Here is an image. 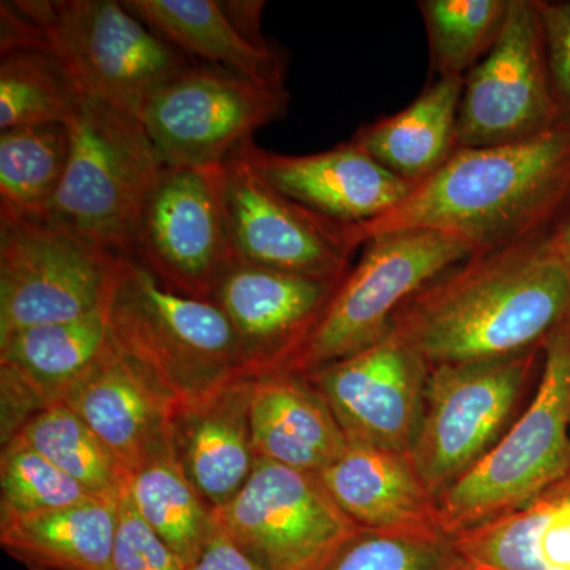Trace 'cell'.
Listing matches in <instances>:
<instances>
[{"mask_svg": "<svg viewBox=\"0 0 570 570\" xmlns=\"http://www.w3.org/2000/svg\"><path fill=\"white\" fill-rule=\"evenodd\" d=\"M570 220V118L527 140L456 149L448 163L370 223L352 225L358 247L379 235L434 230L482 254L549 238Z\"/></svg>", "mask_w": 570, "mask_h": 570, "instance_id": "obj_1", "label": "cell"}, {"mask_svg": "<svg viewBox=\"0 0 570 570\" xmlns=\"http://www.w3.org/2000/svg\"><path fill=\"white\" fill-rule=\"evenodd\" d=\"M570 316V269L546 239L474 254L409 296L390 330L430 366L540 351Z\"/></svg>", "mask_w": 570, "mask_h": 570, "instance_id": "obj_2", "label": "cell"}, {"mask_svg": "<svg viewBox=\"0 0 570 570\" xmlns=\"http://www.w3.org/2000/svg\"><path fill=\"white\" fill-rule=\"evenodd\" d=\"M50 52L82 97L138 118L165 81L195 61L116 0L0 3V48Z\"/></svg>", "mask_w": 570, "mask_h": 570, "instance_id": "obj_3", "label": "cell"}, {"mask_svg": "<svg viewBox=\"0 0 570 570\" xmlns=\"http://www.w3.org/2000/svg\"><path fill=\"white\" fill-rule=\"evenodd\" d=\"M116 348L176 407L247 376L230 322L212 299L178 294L124 255L107 305Z\"/></svg>", "mask_w": 570, "mask_h": 570, "instance_id": "obj_4", "label": "cell"}, {"mask_svg": "<svg viewBox=\"0 0 570 570\" xmlns=\"http://www.w3.org/2000/svg\"><path fill=\"white\" fill-rule=\"evenodd\" d=\"M570 471V316L542 347L530 404L498 444L438 498L450 538L523 508Z\"/></svg>", "mask_w": 570, "mask_h": 570, "instance_id": "obj_5", "label": "cell"}, {"mask_svg": "<svg viewBox=\"0 0 570 570\" xmlns=\"http://www.w3.org/2000/svg\"><path fill=\"white\" fill-rule=\"evenodd\" d=\"M66 127L69 160L50 217L130 257L164 160L140 119L99 100L81 96Z\"/></svg>", "mask_w": 570, "mask_h": 570, "instance_id": "obj_6", "label": "cell"}, {"mask_svg": "<svg viewBox=\"0 0 570 570\" xmlns=\"http://www.w3.org/2000/svg\"><path fill=\"white\" fill-rule=\"evenodd\" d=\"M471 255L468 243L444 232H392L370 239L279 371L306 376L377 343L409 296Z\"/></svg>", "mask_w": 570, "mask_h": 570, "instance_id": "obj_7", "label": "cell"}, {"mask_svg": "<svg viewBox=\"0 0 570 570\" xmlns=\"http://www.w3.org/2000/svg\"><path fill=\"white\" fill-rule=\"evenodd\" d=\"M540 355L542 348L431 366L409 456L434 497L468 474L519 417Z\"/></svg>", "mask_w": 570, "mask_h": 570, "instance_id": "obj_8", "label": "cell"}, {"mask_svg": "<svg viewBox=\"0 0 570 570\" xmlns=\"http://www.w3.org/2000/svg\"><path fill=\"white\" fill-rule=\"evenodd\" d=\"M122 258L51 217L0 219V340L104 311Z\"/></svg>", "mask_w": 570, "mask_h": 570, "instance_id": "obj_9", "label": "cell"}, {"mask_svg": "<svg viewBox=\"0 0 570 570\" xmlns=\"http://www.w3.org/2000/svg\"><path fill=\"white\" fill-rule=\"evenodd\" d=\"M288 100L285 85L195 61L146 99L138 119L165 167H216L283 118Z\"/></svg>", "mask_w": 570, "mask_h": 570, "instance_id": "obj_10", "label": "cell"}, {"mask_svg": "<svg viewBox=\"0 0 570 570\" xmlns=\"http://www.w3.org/2000/svg\"><path fill=\"white\" fill-rule=\"evenodd\" d=\"M213 510L228 538L266 570H316L356 528L318 474L261 456L239 493Z\"/></svg>", "mask_w": 570, "mask_h": 570, "instance_id": "obj_11", "label": "cell"}, {"mask_svg": "<svg viewBox=\"0 0 570 570\" xmlns=\"http://www.w3.org/2000/svg\"><path fill=\"white\" fill-rule=\"evenodd\" d=\"M130 257L171 291L212 299L236 262L223 165L165 167L142 208Z\"/></svg>", "mask_w": 570, "mask_h": 570, "instance_id": "obj_12", "label": "cell"}, {"mask_svg": "<svg viewBox=\"0 0 570 570\" xmlns=\"http://www.w3.org/2000/svg\"><path fill=\"white\" fill-rule=\"evenodd\" d=\"M245 145L223 164L236 261L340 285L360 249L352 225L336 223L279 193L255 170Z\"/></svg>", "mask_w": 570, "mask_h": 570, "instance_id": "obj_13", "label": "cell"}, {"mask_svg": "<svg viewBox=\"0 0 570 570\" xmlns=\"http://www.w3.org/2000/svg\"><path fill=\"white\" fill-rule=\"evenodd\" d=\"M562 119L551 94L535 0H510L497 43L464 77L455 148L527 140Z\"/></svg>", "mask_w": 570, "mask_h": 570, "instance_id": "obj_14", "label": "cell"}, {"mask_svg": "<svg viewBox=\"0 0 570 570\" xmlns=\"http://www.w3.org/2000/svg\"><path fill=\"white\" fill-rule=\"evenodd\" d=\"M430 363L392 330L363 351L306 374L348 442L409 453L422 423Z\"/></svg>", "mask_w": 570, "mask_h": 570, "instance_id": "obj_15", "label": "cell"}, {"mask_svg": "<svg viewBox=\"0 0 570 570\" xmlns=\"http://www.w3.org/2000/svg\"><path fill=\"white\" fill-rule=\"evenodd\" d=\"M336 287L236 261L212 302L234 328L247 376L279 371L309 335Z\"/></svg>", "mask_w": 570, "mask_h": 570, "instance_id": "obj_16", "label": "cell"}, {"mask_svg": "<svg viewBox=\"0 0 570 570\" xmlns=\"http://www.w3.org/2000/svg\"><path fill=\"white\" fill-rule=\"evenodd\" d=\"M111 344L107 307L77 321L31 326L0 340L2 444L59 403Z\"/></svg>", "mask_w": 570, "mask_h": 570, "instance_id": "obj_17", "label": "cell"}, {"mask_svg": "<svg viewBox=\"0 0 570 570\" xmlns=\"http://www.w3.org/2000/svg\"><path fill=\"white\" fill-rule=\"evenodd\" d=\"M247 157L266 181L299 205L336 223L377 219L400 204L411 184L397 178L354 142L314 154H279L245 145Z\"/></svg>", "mask_w": 570, "mask_h": 570, "instance_id": "obj_18", "label": "cell"}, {"mask_svg": "<svg viewBox=\"0 0 570 570\" xmlns=\"http://www.w3.org/2000/svg\"><path fill=\"white\" fill-rule=\"evenodd\" d=\"M59 403L69 406L102 439L126 478L174 436V404L112 341Z\"/></svg>", "mask_w": 570, "mask_h": 570, "instance_id": "obj_19", "label": "cell"}, {"mask_svg": "<svg viewBox=\"0 0 570 570\" xmlns=\"http://www.w3.org/2000/svg\"><path fill=\"white\" fill-rule=\"evenodd\" d=\"M318 478L356 528L450 538L442 527L438 498L409 453L348 442L343 455Z\"/></svg>", "mask_w": 570, "mask_h": 570, "instance_id": "obj_20", "label": "cell"}, {"mask_svg": "<svg viewBox=\"0 0 570 570\" xmlns=\"http://www.w3.org/2000/svg\"><path fill=\"white\" fill-rule=\"evenodd\" d=\"M253 384L250 376L235 379L212 395L174 411L176 455L187 479L213 509L230 502L254 469Z\"/></svg>", "mask_w": 570, "mask_h": 570, "instance_id": "obj_21", "label": "cell"}, {"mask_svg": "<svg viewBox=\"0 0 570 570\" xmlns=\"http://www.w3.org/2000/svg\"><path fill=\"white\" fill-rule=\"evenodd\" d=\"M250 430L255 456L313 474H321L348 445L309 379L283 371L254 377Z\"/></svg>", "mask_w": 570, "mask_h": 570, "instance_id": "obj_22", "label": "cell"}, {"mask_svg": "<svg viewBox=\"0 0 570 570\" xmlns=\"http://www.w3.org/2000/svg\"><path fill=\"white\" fill-rule=\"evenodd\" d=\"M463 85L464 78H434L403 110L362 124L351 141L411 186L425 181L456 151Z\"/></svg>", "mask_w": 570, "mask_h": 570, "instance_id": "obj_23", "label": "cell"}, {"mask_svg": "<svg viewBox=\"0 0 570 570\" xmlns=\"http://www.w3.org/2000/svg\"><path fill=\"white\" fill-rule=\"evenodd\" d=\"M453 540L471 570H570V471L523 508Z\"/></svg>", "mask_w": 570, "mask_h": 570, "instance_id": "obj_24", "label": "cell"}, {"mask_svg": "<svg viewBox=\"0 0 570 570\" xmlns=\"http://www.w3.org/2000/svg\"><path fill=\"white\" fill-rule=\"evenodd\" d=\"M118 499L0 519V546L29 570H112Z\"/></svg>", "mask_w": 570, "mask_h": 570, "instance_id": "obj_25", "label": "cell"}, {"mask_svg": "<svg viewBox=\"0 0 570 570\" xmlns=\"http://www.w3.org/2000/svg\"><path fill=\"white\" fill-rule=\"evenodd\" d=\"M138 20L198 62L247 78L285 85L287 62L275 47H258L235 28L220 0H122Z\"/></svg>", "mask_w": 570, "mask_h": 570, "instance_id": "obj_26", "label": "cell"}, {"mask_svg": "<svg viewBox=\"0 0 570 570\" xmlns=\"http://www.w3.org/2000/svg\"><path fill=\"white\" fill-rule=\"evenodd\" d=\"M126 490L141 519L189 568L205 549L216 519L187 479L174 436L127 474Z\"/></svg>", "mask_w": 570, "mask_h": 570, "instance_id": "obj_27", "label": "cell"}, {"mask_svg": "<svg viewBox=\"0 0 570 570\" xmlns=\"http://www.w3.org/2000/svg\"><path fill=\"white\" fill-rule=\"evenodd\" d=\"M69 149L66 124L0 132V219L50 217Z\"/></svg>", "mask_w": 570, "mask_h": 570, "instance_id": "obj_28", "label": "cell"}, {"mask_svg": "<svg viewBox=\"0 0 570 570\" xmlns=\"http://www.w3.org/2000/svg\"><path fill=\"white\" fill-rule=\"evenodd\" d=\"M81 94L50 52L36 47L0 48V132L66 124Z\"/></svg>", "mask_w": 570, "mask_h": 570, "instance_id": "obj_29", "label": "cell"}, {"mask_svg": "<svg viewBox=\"0 0 570 570\" xmlns=\"http://www.w3.org/2000/svg\"><path fill=\"white\" fill-rule=\"evenodd\" d=\"M18 434L94 497H121L126 483L121 464L102 439L66 404L41 409Z\"/></svg>", "mask_w": 570, "mask_h": 570, "instance_id": "obj_30", "label": "cell"}, {"mask_svg": "<svg viewBox=\"0 0 570 570\" xmlns=\"http://www.w3.org/2000/svg\"><path fill=\"white\" fill-rule=\"evenodd\" d=\"M434 78H464L494 47L510 0H420Z\"/></svg>", "mask_w": 570, "mask_h": 570, "instance_id": "obj_31", "label": "cell"}, {"mask_svg": "<svg viewBox=\"0 0 570 570\" xmlns=\"http://www.w3.org/2000/svg\"><path fill=\"white\" fill-rule=\"evenodd\" d=\"M77 480L14 434L0 455V519L36 515L96 499ZM104 499V498H102Z\"/></svg>", "mask_w": 570, "mask_h": 570, "instance_id": "obj_32", "label": "cell"}, {"mask_svg": "<svg viewBox=\"0 0 570 570\" xmlns=\"http://www.w3.org/2000/svg\"><path fill=\"white\" fill-rule=\"evenodd\" d=\"M316 570H471L455 540L355 528Z\"/></svg>", "mask_w": 570, "mask_h": 570, "instance_id": "obj_33", "label": "cell"}, {"mask_svg": "<svg viewBox=\"0 0 570 570\" xmlns=\"http://www.w3.org/2000/svg\"><path fill=\"white\" fill-rule=\"evenodd\" d=\"M186 569L178 554L141 519L124 483L119 497L112 570Z\"/></svg>", "mask_w": 570, "mask_h": 570, "instance_id": "obj_34", "label": "cell"}, {"mask_svg": "<svg viewBox=\"0 0 570 570\" xmlns=\"http://www.w3.org/2000/svg\"><path fill=\"white\" fill-rule=\"evenodd\" d=\"M551 94L570 118V0H535Z\"/></svg>", "mask_w": 570, "mask_h": 570, "instance_id": "obj_35", "label": "cell"}, {"mask_svg": "<svg viewBox=\"0 0 570 570\" xmlns=\"http://www.w3.org/2000/svg\"><path fill=\"white\" fill-rule=\"evenodd\" d=\"M216 519V517H214ZM186 570H266L228 538L227 532L214 521L212 535L197 558Z\"/></svg>", "mask_w": 570, "mask_h": 570, "instance_id": "obj_36", "label": "cell"}, {"mask_svg": "<svg viewBox=\"0 0 570 570\" xmlns=\"http://www.w3.org/2000/svg\"><path fill=\"white\" fill-rule=\"evenodd\" d=\"M227 17L234 21L247 40L258 45V47H272L268 40L262 33V13H264L265 2L258 0H232V2H220Z\"/></svg>", "mask_w": 570, "mask_h": 570, "instance_id": "obj_37", "label": "cell"}, {"mask_svg": "<svg viewBox=\"0 0 570 570\" xmlns=\"http://www.w3.org/2000/svg\"><path fill=\"white\" fill-rule=\"evenodd\" d=\"M547 245H549L551 253L557 255L562 264L570 269V220L562 224L558 230H554L547 238Z\"/></svg>", "mask_w": 570, "mask_h": 570, "instance_id": "obj_38", "label": "cell"}]
</instances>
